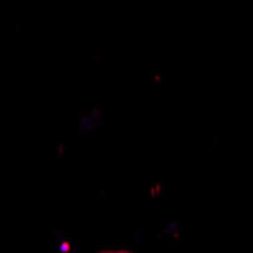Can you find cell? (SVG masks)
Instances as JSON below:
<instances>
[{"instance_id": "cell-1", "label": "cell", "mask_w": 253, "mask_h": 253, "mask_svg": "<svg viewBox=\"0 0 253 253\" xmlns=\"http://www.w3.org/2000/svg\"><path fill=\"white\" fill-rule=\"evenodd\" d=\"M114 253H127V252H114Z\"/></svg>"}, {"instance_id": "cell-2", "label": "cell", "mask_w": 253, "mask_h": 253, "mask_svg": "<svg viewBox=\"0 0 253 253\" xmlns=\"http://www.w3.org/2000/svg\"><path fill=\"white\" fill-rule=\"evenodd\" d=\"M102 253H114V252H102Z\"/></svg>"}]
</instances>
